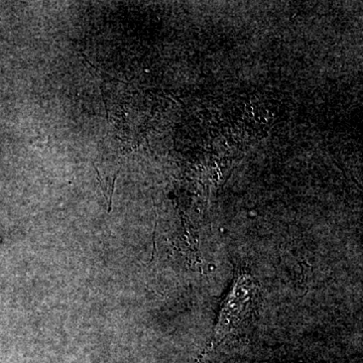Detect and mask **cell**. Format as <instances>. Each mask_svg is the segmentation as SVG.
<instances>
[{
  "label": "cell",
  "mask_w": 363,
  "mask_h": 363,
  "mask_svg": "<svg viewBox=\"0 0 363 363\" xmlns=\"http://www.w3.org/2000/svg\"><path fill=\"white\" fill-rule=\"evenodd\" d=\"M257 286L252 277L242 274L235 283L224 301L223 307L219 314L218 322L215 326V333L212 346L217 345L236 330L248 313L252 309L253 302L257 297Z\"/></svg>",
  "instance_id": "cell-1"
},
{
  "label": "cell",
  "mask_w": 363,
  "mask_h": 363,
  "mask_svg": "<svg viewBox=\"0 0 363 363\" xmlns=\"http://www.w3.org/2000/svg\"><path fill=\"white\" fill-rule=\"evenodd\" d=\"M119 171L117 172L116 175L114 176L113 179V186H112V190H111V199H109V208H108V213L111 211V207H112V198H113L114 191H116V179L117 176H118Z\"/></svg>",
  "instance_id": "cell-2"
}]
</instances>
